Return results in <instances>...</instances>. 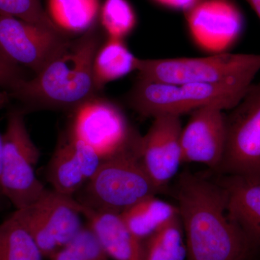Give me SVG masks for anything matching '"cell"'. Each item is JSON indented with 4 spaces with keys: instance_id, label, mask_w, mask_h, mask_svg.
Masks as SVG:
<instances>
[{
    "instance_id": "cell-2",
    "label": "cell",
    "mask_w": 260,
    "mask_h": 260,
    "mask_svg": "<svg viewBox=\"0 0 260 260\" xmlns=\"http://www.w3.org/2000/svg\"><path fill=\"white\" fill-rule=\"evenodd\" d=\"M99 47L100 37L93 25L78 39H70L32 79L20 80L10 96L28 107L75 109L96 96L93 61Z\"/></svg>"
},
{
    "instance_id": "cell-18",
    "label": "cell",
    "mask_w": 260,
    "mask_h": 260,
    "mask_svg": "<svg viewBox=\"0 0 260 260\" xmlns=\"http://www.w3.org/2000/svg\"><path fill=\"white\" fill-rule=\"evenodd\" d=\"M138 59L124 39L108 38L99 47L93 61V79L97 90L107 84L137 71Z\"/></svg>"
},
{
    "instance_id": "cell-15",
    "label": "cell",
    "mask_w": 260,
    "mask_h": 260,
    "mask_svg": "<svg viewBox=\"0 0 260 260\" xmlns=\"http://www.w3.org/2000/svg\"><path fill=\"white\" fill-rule=\"evenodd\" d=\"M218 181L225 191L229 217L254 247L260 246V179L225 175Z\"/></svg>"
},
{
    "instance_id": "cell-13",
    "label": "cell",
    "mask_w": 260,
    "mask_h": 260,
    "mask_svg": "<svg viewBox=\"0 0 260 260\" xmlns=\"http://www.w3.org/2000/svg\"><path fill=\"white\" fill-rule=\"evenodd\" d=\"M223 108L209 105L191 113L182 128L181 148L182 162L204 164L218 171L226 143V119Z\"/></svg>"
},
{
    "instance_id": "cell-19",
    "label": "cell",
    "mask_w": 260,
    "mask_h": 260,
    "mask_svg": "<svg viewBox=\"0 0 260 260\" xmlns=\"http://www.w3.org/2000/svg\"><path fill=\"white\" fill-rule=\"evenodd\" d=\"M100 10V0H48V15L65 34L86 32Z\"/></svg>"
},
{
    "instance_id": "cell-14",
    "label": "cell",
    "mask_w": 260,
    "mask_h": 260,
    "mask_svg": "<svg viewBox=\"0 0 260 260\" xmlns=\"http://www.w3.org/2000/svg\"><path fill=\"white\" fill-rule=\"evenodd\" d=\"M102 161L93 149L69 132L51 156L47 180L53 190L73 197L93 177Z\"/></svg>"
},
{
    "instance_id": "cell-4",
    "label": "cell",
    "mask_w": 260,
    "mask_h": 260,
    "mask_svg": "<svg viewBox=\"0 0 260 260\" xmlns=\"http://www.w3.org/2000/svg\"><path fill=\"white\" fill-rule=\"evenodd\" d=\"M140 139L132 148L103 160L82 188L81 198L77 200L90 209L120 214L142 200L156 195L159 191L140 161Z\"/></svg>"
},
{
    "instance_id": "cell-28",
    "label": "cell",
    "mask_w": 260,
    "mask_h": 260,
    "mask_svg": "<svg viewBox=\"0 0 260 260\" xmlns=\"http://www.w3.org/2000/svg\"><path fill=\"white\" fill-rule=\"evenodd\" d=\"M10 93L6 91H1L0 90V107L6 105L10 101Z\"/></svg>"
},
{
    "instance_id": "cell-3",
    "label": "cell",
    "mask_w": 260,
    "mask_h": 260,
    "mask_svg": "<svg viewBox=\"0 0 260 260\" xmlns=\"http://www.w3.org/2000/svg\"><path fill=\"white\" fill-rule=\"evenodd\" d=\"M260 71V54H210L203 57L138 59V78L169 83L249 88Z\"/></svg>"
},
{
    "instance_id": "cell-8",
    "label": "cell",
    "mask_w": 260,
    "mask_h": 260,
    "mask_svg": "<svg viewBox=\"0 0 260 260\" xmlns=\"http://www.w3.org/2000/svg\"><path fill=\"white\" fill-rule=\"evenodd\" d=\"M225 115L226 143L217 172L260 179V82Z\"/></svg>"
},
{
    "instance_id": "cell-7",
    "label": "cell",
    "mask_w": 260,
    "mask_h": 260,
    "mask_svg": "<svg viewBox=\"0 0 260 260\" xmlns=\"http://www.w3.org/2000/svg\"><path fill=\"white\" fill-rule=\"evenodd\" d=\"M84 205L73 197L46 189L37 201L15 213L31 234L43 256L50 258L83 229Z\"/></svg>"
},
{
    "instance_id": "cell-20",
    "label": "cell",
    "mask_w": 260,
    "mask_h": 260,
    "mask_svg": "<svg viewBox=\"0 0 260 260\" xmlns=\"http://www.w3.org/2000/svg\"><path fill=\"white\" fill-rule=\"evenodd\" d=\"M185 237L180 217H177L141 240L142 260H186Z\"/></svg>"
},
{
    "instance_id": "cell-9",
    "label": "cell",
    "mask_w": 260,
    "mask_h": 260,
    "mask_svg": "<svg viewBox=\"0 0 260 260\" xmlns=\"http://www.w3.org/2000/svg\"><path fill=\"white\" fill-rule=\"evenodd\" d=\"M70 133L88 145L102 160L132 148L141 138L120 108L97 96L73 109Z\"/></svg>"
},
{
    "instance_id": "cell-12",
    "label": "cell",
    "mask_w": 260,
    "mask_h": 260,
    "mask_svg": "<svg viewBox=\"0 0 260 260\" xmlns=\"http://www.w3.org/2000/svg\"><path fill=\"white\" fill-rule=\"evenodd\" d=\"M153 122L139 146L140 161L159 192L177 175L182 162L180 116L161 114Z\"/></svg>"
},
{
    "instance_id": "cell-16",
    "label": "cell",
    "mask_w": 260,
    "mask_h": 260,
    "mask_svg": "<svg viewBox=\"0 0 260 260\" xmlns=\"http://www.w3.org/2000/svg\"><path fill=\"white\" fill-rule=\"evenodd\" d=\"M85 207L83 216L108 256L113 260H142L141 240L126 227L120 214Z\"/></svg>"
},
{
    "instance_id": "cell-1",
    "label": "cell",
    "mask_w": 260,
    "mask_h": 260,
    "mask_svg": "<svg viewBox=\"0 0 260 260\" xmlns=\"http://www.w3.org/2000/svg\"><path fill=\"white\" fill-rule=\"evenodd\" d=\"M175 198L186 246V260H247L254 246L229 217L225 191L189 172L181 174Z\"/></svg>"
},
{
    "instance_id": "cell-26",
    "label": "cell",
    "mask_w": 260,
    "mask_h": 260,
    "mask_svg": "<svg viewBox=\"0 0 260 260\" xmlns=\"http://www.w3.org/2000/svg\"><path fill=\"white\" fill-rule=\"evenodd\" d=\"M154 1L167 8L183 10L185 12L191 8L193 5L198 3L200 0H154Z\"/></svg>"
},
{
    "instance_id": "cell-6",
    "label": "cell",
    "mask_w": 260,
    "mask_h": 260,
    "mask_svg": "<svg viewBox=\"0 0 260 260\" xmlns=\"http://www.w3.org/2000/svg\"><path fill=\"white\" fill-rule=\"evenodd\" d=\"M23 111H11L3 135L0 191L16 210L31 205L46 189L36 175L40 151L29 135Z\"/></svg>"
},
{
    "instance_id": "cell-23",
    "label": "cell",
    "mask_w": 260,
    "mask_h": 260,
    "mask_svg": "<svg viewBox=\"0 0 260 260\" xmlns=\"http://www.w3.org/2000/svg\"><path fill=\"white\" fill-rule=\"evenodd\" d=\"M50 260H109L90 227L84 226L74 239L54 253Z\"/></svg>"
},
{
    "instance_id": "cell-24",
    "label": "cell",
    "mask_w": 260,
    "mask_h": 260,
    "mask_svg": "<svg viewBox=\"0 0 260 260\" xmlns=\"http://www.w3.org/2000/svg\"><path fill=\"white\" fill-rule=\"evenodd\" d=\"M0 15L14 17L43 28L65 34L53 23L40 0H0Z\"/></svg>"
},
{
    "instance_id": "cell-29",
    "label": "cell",
    "mask_w": 260,
    "mask_h": 260,
    "mask_svg": "<svg viewBox=\"0 0 260 260\" xmlns=\"http://www.w3.org/2000/svg\"><path fill=\"white\" fill-rule=\"evenodd\" d=\"M3 135L0 134V176H1L2 164H3ZM0 193H1V191H0Z\"/></svg>"
},
{
    "instance_id": "cell-27",
    "label": "cell",
    "mask_w": 260,
    "mask_h": 260,
    "mask_svg": "<svg viewBox=\"0 0 260 260\" xmlns=\"http://www.w3.org/2000/svg\"><path fill=\"white\" fill-rule=\"evenodd\" d=\"M253 10L255 12L256 15L260 20V0H245Z\"/></svg>"
},
{
    "instance_id": "cell-11",
    "label": "cell",
    "mask_w": 260,
    "mask_h": 260,
    "mask_svg": "<svg viewBox=\"0 0 260 260\" xmlns=\"http://www.w3.org/2000/svg\"><path fill=\"white\" fill-rule=\"evenodd\" d=\"M184 13L191 41L210 54L229 52L242 35L244 18L232 0H200Z\"/></svg>"
},
{
    "instance_id": "cell-21",
    "label": "cell",
    "mask_w": 260,
    "mask_h": 260,
    "mask_svg": "<svg viewBox=\"0 0 260 260\" xmlns=\"http://www.w3.org/2000/svg\"><path fill=\"white\" fill-rule=\"evenodd\" d=\"M42 251L16 213L0 224V260H43Z\"/></svg>"
},
{
    "instance_id": "cell-10",
    "label": "cell",
    "mask_w": 260,
    "mask_h": 260,
    "mask_svg": "<svg viewBox=\"0 0 260 260\" xmlns=\"http://www.w3.org/2000/svg\"><path fill=\"white\" fill-rule=\"evenodd\" d=\"M69 40L66 34L0 15V57L18 68L25 67L35 75Z\"/></svg>"
},
{
    "instance_id": "cell-5",
    "label": "cell",
    "mask_w": 260,
    "mask_h": 260,
    "mask_svg": "<svg viewBox=\"0 0 260 260\" xmlns=\"http://www.w3.org/2000/svg\"><path fill=\"white\" fill-rule=\"evenodd\" d=\"M249 88L199 83H169L138 78L126 95L130 107L146 118L182 114L217 105L231 110Z\"/></svg>"
},
{
    "instance_id": "cell-25",
    "label": "cell",
    "mask_w": 260,
    "mask_h": 260,
    "mask_svg": "<svg viewBox=\"0 0 260 260\" xmlns=\"http://www.w3.org/2000/svg\"><path fill=\"white\" fill-rule=\"evenodd\" d=\"M18 68L0 57V86L8 88L10 91L19 81L23 79Z\"/></svg>"
},
{
    "instance_id": "cell-22",
    "label": "cell",
    "mask_w": 260,
    "mask_h": 260,
    "mask_svg": "<svg viewBox=\"0 0 260 260\" xmlns=\"http://www.w3.org/2000/svg\"><path fill=\"white\" fill-rule=\"evenodd\" d=\"M101 22L108 38L124 40L136 26L137 17L127 0H105Z\"/></svg>"
},
{
    "instance_id": "cell-17",
    "label": "cell",
    "mask_w": 260,
    "mask_h": 260,
    "mask_svg": "<svg viewBox=\"0 0 260 260\" xmlns=\"http://www.w3.org/2000/svg\"><path fill=\"white\" fill-rule=\"evenodd\" d=\"M120 215L130 232L143 240L177 218L179 213L177 205L153 195L130 207Z\"/></svg>"
}]
</instances>
